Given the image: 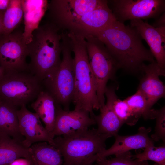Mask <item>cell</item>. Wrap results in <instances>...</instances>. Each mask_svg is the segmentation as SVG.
I'll use <instances>...</instances> for the list:
<instances>
[{
	"label": "cell",
	"instance_id": "obj_17",
	"mask_svg": "<svg viewBox=\"0 0 165 165\" xmlns=\"http://www.w3.org/2000/svg\"><path fill=\"white\" fill-rule=\"evenodd\" d=\"M24 22L23 37L27 44L31 40L32 34L37 28L47 9V0H22Z\"/></svg>",
	"mask_w": 165,
	"mask_h": 165
},
{
	"label": "cell",
	"instance_id": "obj_20",
	"mask_svg": "<svg viewBox=\"0 0 165 165\" xmlns=\"http://www.w3.org/2000/svg\"><path fill=\"white\" fill-rule=\"evenodd\" d=\"M17 108L0 98V133L22 142L24 138L19 130Z\"/></svg>",
	"mask_w": 165,
	"mask_h": 165
},
{
	"label": "cell",
	"instance_id": "obj_7",
	"mask_svg": "<svg viewBox=\"0 0 165 165\" xmlns=\"http://www.w3.org/2000/svg\"><path fill=\"white\" fill-rule=\"evenodd\" d=\"M43 90L42 82L29 72L5 73L0 78V98L17 108L34 101Z\"/></svg>",
	"mask_w": 165,
	"mask_h": 165
},
{
	"label": "cell",
	"instance_id": "obj_4",
	"mask_svg": "<svg viewBox=\"0 0 165 165\" xmlns=\"http://www.w3.org/2000/svg\"><path fill=\"white\" fill-rule=\"evenodd\" d=\"M110 137L93 128L57 136L54 142L62 155V165H92L97 155L106 149L105 141Z\"/></svg>",
	"mask_w": 165,
	"mask_h": 165
},
{
	"label": "cell",
	"instance_id": "obj_33",
	"mask_svg": "<svg viewBox=\"0 0 165 165\" xmlns=\"http://www.w3.org/2000/svg\"><path fill=\"white\" fill-rule=\"evenodd\" d=\"M29 159L30 161L31 165H38L34 159L31 153Z\"/></svg>",
	"mask_w": 165,
	"mask_h": 165
},
{
	"label": "cell",
	"instance_id": "obj_31",
	"mask_svg": "<svg viewBox=\"0 0 165 165\" xmlns=\"http://www.w3.org/2000/svg\"><path fill=\"white\" fill-rule=\"evenodd\" d=\"M10 0H0V11L5 12L9 5Z\"/></svg>",
	"mask_w": 165,
	"mask_h": 165
},
{
	"label": "cell",
	"instance_id": "obj_35",
	"mask_svg": "<svg viewBox=\"0 0 165 165\" xmlns=\"http://www.w3.org/2000/svg\"><path fill=\"white\" fill-rule=\"evenodd\" d=\"M147 165H160L157 164L156 163H155V164L153 165H149L148 164H148H147Z\"/></svg>",
	"mask_w": 165,
	"mask_h": 165
},
{
	"label": "cell",
	"instance_id": "obj_12",
	"mask_svg": "<svg viewBox=\"0 0 165 165\" xmlns=\"http://www.w3.org/2000/svg\"><path fill=\"white\" fill-rule=\"evenodd\" d=\"M96 124L93 118L86 111L74 109L65 110L57 104L53 136L64 135L77 130L88 129Z\"/></svg>",
	"mask_w": 165,
	"mask_h": 165
},
{
	"label": "cell",
	"instance_id": "obj_30",
	"mask_svg": "<svg viewBox=\"0 0 165 165\" xmlns=\"http://www.w3.org/2000/svg\"><path fill=\"white\" fill-rule=\"evenodd\" d=\"M155 28L165 27V13H163L160 17L157 19L156 21L152 26Z\"/></svg>",
	"mask_w": 165,
	"mask_h": 165
},
{
	"label": "cell",
	"instance_id": "obj_32",
	"mask_svg": "<svg viewBox=\"0 0 165 165\" xmlns=\"http://www.w3.org/2000/svg\"><path fill=\"white\" fill-rule=\"evenodd\" d=\"M4 12L0 11V35L2 33L3 19Z\"/></svg>",
	"mask_w": 165,
	"mask_h": 165
},
{
	"label": "cell",
	"instance_id": "obj_1",
	"mask_svg": "<svg viewBox=\"0 0 165 165\" xmlns=\"http://www.w3.org/2000/svg\"><path fill=\"white\" fill-rule=\"evenodd\" d=\"M105 45L119 68L133 74L141 73L145 62H156L150 50L143 45L138 32L116 20L90 34Z\"/></svg>",
	"mask_w": 165,
	"mask_h": 165
},
{
	"label": "cell",
	"instance_id": "obj_16",
	"mask_svg": "<svg viewBox=\"0 0 165 165\" xmlns=\"http://www.w3.org/2000/svg\"><path fill=\"white\" fill-rule=\"evenodd\" d=\"M130 26L135 29L142 39L147 42L156 63L165 68V37L147 21L144 22L142 20H131Z\"/></svg>",
	"mask_w": 165,
	"mask_h": 165
},
{
	"label": "cell",
	"instance_id": "obj_9",
	"mask_svg": "<svg viewBox=\"0 0 165 165\" xmlns=\"http://www.w3.org/2000/svg\"><path fill=\"white\" fill-rule=\"evenodd\" d=\"M23 32L16 29L10 33L0 35V66L5 73L29 72L26 61L27 44Z\"/></svg>",
	"mask_w": 165,
	"mask_h": 165
},
{
	"label": "cell",
	"instance_id": "obj_11",
	"mask_svg": "<svg viewBox=\"0 0 165 165\" xmlns=\"http://www.w3.org/2000/svg\"><path fill=\"white\" fill-rule=\"evenodd\" d=\"M19 130L24 138L23 144L29 148L33 144L46 142L54 146V138L42 126L40 119L35 113H33L22 105L17 111Z\"/></svg>",
	"mask_w": 165,
	"mask_h": 165
},
{
	"label": "cell",
	"instance_id": "obj_23",
	"mask_svg": "<svg viewBox=\"0 0 165 165\" xmlns=\"http://www.w3.org/2000/svg\"><path fill=\"white\" fill-rule=\"evenodd\" d=\"M100 113L94 117L97 129L101 134L115 137L123 124L113 111L106 105L100 109Z\"/></svg>",
	"mask_w": 165,
	"mask_h": 165
},
{
	"label": "cell",
	"instance_id": "obj_28",
	"mask_svg": "<svg viewBox=\"0 0 165 165\" xmlns=\"http://www.w3.org/2000/svg\"><path fill=\"white\" fill-rule=\"evenodd\" d=\"M155 119H156L155 133L151 135V138L154 141H158L161 140L165 141V107L155 110Z\"/></svg>",
	"mask_w": 165,
	"mask_h": 165
},
{
	"label": "cell",
	"instance_id": "obj_24",
	"mask_svg": "<svg viewBox=\"0 0 165 165\" xmlns=\"http://www.w3.org/2000/svg\"><path fill=\"white\" fill-rule=\"evenodd\" d=\"M23 16L22 0H10L4 13L2 34L10 33L16 29Z\"/></svg>",
	"mask_w": 165,
	"mask_h": 165
},
{
	"label": "cell",
	"instance_id": "obj_14",
	"mask_svg": "<svg viewBox=\"0 0 165 165\" xmlns=\"http://www.w3.org/2000/svg\"><path fill=\"white\" fill-rule=\"evenodd\" d=\"M117 20L108 3L89 12L72 23L66 29L82 35L90 34Z\"/></svg>",
	"mask_w": 165,
	"mask_h": 165
},
{
	"label": "cell",
	"instance_id": "obj_21",
	"mask_svg": "<svg viewBox=\"0 0 165 165\" xmlns=\"http://www.w3.org/2000/svg\"><path fill=\"white\" fill-rule=\"evenodd\" d=\"M116 87L107 86L105 92L106 98L105 105L109 107L124 124L134 125L139 118L134 113L125 100L119 99L116 93Z\"/></svg>",
	"mask_w": 165,
	"mask_h": 165
},
{
	"label": "cell",
	"instance_id": "obj_29",
	"mask_svg": "<svg viewBox=\"0 0 165 165\" xmlns=\"http://www.w3.org/2000/svg\"><path fill=\"white\" fill-rule=\"evenodd\" d=\"M10 165H31V163L29 159L21 158L15 160Z\"/></svg>",
	"mask_w": 165,
	"mask_h": 165
},
{
	"label": "cell",
	"instance_id": "obj_27",
	"mask_svg": "<svg viewBox=\"0 0 165 165\" xmlns=\"http://www.w3.org/2000/svg\"><path fill=\"white\" fill-rule=\"evenodd\" d=\"M98 165H147V161H140L132 157L130 151L116 156L110 159L106 158L99 160L97 161Z\"/></svg>",
	"mask_w": 165,
	"mask_h": 165
},
{
	"label": "cell",
	"instance_id": "obj_19",
	"mask_svg": "<svg viewBox=\"0 0 165 165\" xmlns=\"http://www.w3.org/2000/svg\"><path fill=\"white\" fill-rule=\"evenodd\" d=\"M29 148L6 134L0 133V165H10L22 157L28 159L31 155Z\"/></svg>",
	"mask_w": 165,
	"mask_h": 165
},
{
	"label": "cell",
	"instance_id": "obj_25",
	"mask_svg": "<svg viewBox=\"0 0 165 165\" xmlns=\"http://www.w3.org/2000/svg\"><path fill=\"white\" fill-rule=\"evenodd\" d=\"M125 100L138 118L142 117L145 119H155V110L150 108L146 98L138 90Z\"/></svg>",
	"mask_w": 165,
	"mask_h": 165
},
{
	"label": "cell",
	"instance_id": "obj_6",
	"mask_svg": "<svg viewBox=\"0 0 165 165\" xmlns=\"http://www.w3.org/2000/svg\"><path fill=\"white\" fill-rule=\"evenodd\" d=\"M84 35L89 64L96 82L97 94L101 108L105 105V92L107 82L115 79L119 68L101 41L91 35Z\"/></svg>",
	"mask_w": 165,
	"mask_h": 165
},
{
	"label": "cell",
	"instance_id": "obj_34",
	"mask_svg": "<svg viewBox=\"0 0 165 165\" xmlns=\"http://www.w3.org/2000/svg\"><path fill=\"white\" fill-rule=\"evenodd\" d=\"M5 72L2 68L0 66V78L2 77L4 74Z\"/></svg>",
	"mask_w": 165,
	"mask_h": 165
},
{
	"label": "cell",
	"instance_id": "obj_3",
	"mask_svg": "<svg viewBox=\"0 0 165 165\" xmlns=\"http://www.w3.org/2000/svg\"><path fill=\"white\" fill-rule=\"evenodd\" d=\"M69 42L74 54V91L72 102L75 109L88 112L93 118L94 110L101 106L97 94V86L88 61L84 36L70 31L67 33Z\"/></svg>",
	"mask_w": 165,
	"mask_h": 165
},
{
	"label": "cell",
	"instance_id": "obj_13",
	"mask_svg": "<svg viewBox=\"0 0 165 165\" xmlns=\"http://www.w3.org/2000/svg\"><path fill=\"white\" fill-rule=\"evenodd\" d=\"M141 73L143 75L138 90L145 97L152 108L158 100L165 97V87L159 78L160 76H165V68L156 62L145 63L142 66Z\"/></svg>",
	"mask_w": 165,
	"mask_h": 165
},
{
	"label": "cell",
	"instance_id": "obj_26",
	"mask_svg": "<svg viewBox=\"0 0 165 165\" xmlns=\"http://www.w3.org/2000/svg\"><path fill=\"white\" fill-rule=\"evenodd\" d=\"M132 157L140 161L150 160L160 165H165V147L150 145L145 148L142 152L132 155Z\"/></svg>",
	"mask_w": 165,
	"mask_h": 165
},
{
	"label": "cell",
	"instance_id": "obj_22",
	"mask_svg": "<svg viewBox=\"0 0 165 165\" xmlns=\"http://www.w3.org/2000/svg\"><path fill=\"white\" fill-rule=\"evenodd\" d=\"M30 152L38 165H62L63 159L59 150L46 142L32 144Z\"/></svg>",
	"mask_w": 165,
	"mask_h": 165
},
{
	"label": "cell",
	"instance_id": "obj_18",
	"mask_svg": "<svg viewBox=\"0 0 165 165\" xmlns=\"http://www.w3.org/2000/svg\"><path fill=\"white\" fill-rule=\"evenodd\" d=\"M57 104L53 97L43 90L31 104V107L44 123L45 127L53 138H54L53 133L55 121Z\"/></svg>",
	"mask_w": 165,
	"mask_h": 165
},
{
	"label": "cell",
	"instance_id": "obj_15",
	"mask_svg": "<svg viewBox=\"0 0 165 165\" xmlns=\"http://www.w3.org/2000/svg\"><path fill=\"white\" fill-rule=\"evenodd\" d=\"M151 130V127L147 128L145 127H141L138 129V133L134 135H117L115 137V141L113 145L108 149H106L97 155V161L106 158L110 155L116 156L131 150L145 148L154 145V141L148 136Z\"/></svg>",
	"mask_w": 165,
	"mask_h": 165
},
{
	"label": "cell",
	"instance_id": "obj_8",
	"mask_svg": "<svg viewBox=\"0 0 165 165\" xmlns=\"http://www.w3.org/2000/svg\"><path fill=\"white\" fill-rule=\"evenodd\" d=\"M104 0H52L48 4V21L61 30L86 13L107 3Z\"/></svg>",
	"mask_w": 165,
	"mask_h": 165
},
{
	"label": "cell",
	"instance_id": "obj_5",
	"mask_svg": "<svg viewBox=\"0 0 165 165\" xmlns=\"http://www.w3.org/2000/svg\"><path fill=\"white\" fill-rule=\"evenodd\" d=\"M62 57L57 69L42 82L43 90L48 92L56 103L65 110H69L73 97L75 75L73 58L67 35L61 39Z\"/></svg>",
	"mask_w": 165,
	"mask_h": 165
},
{
	"label": "cell",
	"instance_id": "obj_36",
	"mask_svg": "<svg viewBox=\"0 0 165 165\" xmlns=\"http://www.w3.org/2000/svg\"><path fill=\"white\" fill-rule=\"evenodd\" d=\"M97 165V164H95V165Z\"/></svg>",
	"mask_w": 165,
	"mask_h": 165
},
{
	"label": "cell",
	"instance_id": "obj_2",
	"mask_svg": "<svg viewBox=\"0 0 165 165\" xmlns=\"http://www.w3.org/2000/svg\"><path fill=\"white\" fill-rule=\"evenodd\" d=\"M47 21L39 25L27 44L29 72L42 82L58 68L61 61L62 33Z\"/></svg>",
	"mask_w": 165,
	"mask_h": 165
},
{
	"label": "cell",
	"instance_id": "obj_10",
	"mask_svg": "<svg viewBox=\"0 0 165 165\" xmlns=\"http://www.w3.org/2000/svg\"><path fill=\"white\" fill-rule=\"evenodd\" d=\"M117 20L158 18L165 9L164 0H113L109 1Z\"/></svg>",
	"mask_w": 165,
	"mask_h": 165
}]
</instances>
